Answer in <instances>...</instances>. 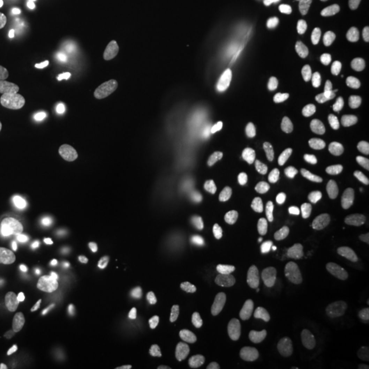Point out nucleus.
Instances as JSON below:
<instances>
[{
	"label": "nucleus",
	"instance_id": "obj_17",
	"mask_svg": "<svg viewBox=\"0 0 369 369\" xmlns=\"http://www.w3.org/2000/svg\"><path fill=\"white\" fill-rule=\"evenodd\" d=\"M7 10V1L6 0H0V15H3Z\"/></svg>",
	"mask_w": 369,
	"mask_h": 369
},
{
	"label": "nucleus",
	"instance_id": "obj_7",
	"mask_svg": "<svg viewBox=\"0 0 369 369\" xmlns=\"http://www.w3.org/2000/svg\"><path fill=\"white\" fill-rule=\"evenodd\" d=\"M92 233L93 227L91 224L81 223V224H77L68 230V238L73 243H82V241L88 240L92 236Z\"/></svg>",
	"mask_w": 369,
	"mask_h": 369
},
{
	"label": "nucleus",
	"instance_id": "obj_4",
	"mask_svg": "<svg viewBox=\"0 0 369 369\" xmlns=\"http://www.w3.org/2000/svg\"><path fill=\"white\" fill-rule=\"evenodd\" d=\"M238 101V93L230 81L222 82L212 94L208 107L207 115L211 121H220L230 115Z\"/></svg>",
	"mask_w": 369,
	"mask_h": 369
},
{
	"label": "nucleus",
	"instance_id": "obj_10",
	"mask_svg": "<svg viewBox=\"0 0 369 369\" xmlns=\"http://www.w3.org/2000/svg\"><path fill=\"white\" fill-rule=\"evenodd\" d=\"M141 147L140 145H129V147H123L120 148L114 157L117 161H122L124 159H136L138 154H141Z\"/></svg>",
	"mask_w": 369,
	"mask_h": 369
},
{
	"label": "nucleus",
	"instance_id": "obj_6",
	"mask_svg": "<svg viewBox=\"0 0 369 369\" xmlns=\"http://www.w3.org/2000/svg\"><path fill=\"white\" fill-rule=\"evenodd\" d=\"M17 151L18 147L15 140L10 134L0 131V160L13 159L17 154Z\"/></svg>",
	"mask_w": 369,
	"mask_h": 369
},
{
	"label": "nucleus",
	"instance_id": "obj_11",
	"mask_svg": "<svg viewBox=\"0 0 369 369\" xmlns=\"http://www.w3.org/2000/svg\"><path fill=\"white\" fill-rule=\"evenodd\" d=\"M97 126H99V123L96 122V121H91V122L85 123L82 126L70 129V134L77 137V138H84V137L94 133L97 130Z\"/></svg>",
	"mask_w": 369,
	"mask_h": 369
},
{
	"label": "nucleus",
	"instance_id": "obj_19",
	"mask_svg": "<svg viewBox=\"0 0 369 369\" xmlns=\"http://www.w3.org/2000/svg\"><path fill=\"white\" fill-rule=\"evenodd\" d=\"M58 1H61V3H70V1H73V0H58Z\"/></svg>",
	"mask_w": 369,
	"mask_h": 369
},
{
	"label": "nucleus",
	"instance_id": "obj_5",
	"mask_svg": "<svg viewBox=\"0 0 369 369\" xmlns=\"http://www.w3.org/2000/svg\"><path fill=\"white\" fill-rule=\"evenodd\" d=\"M38 181V174L27 166L0 160V186L3 187H18V186H34Z\"/></svg>",
	"mask_w": 369,
	"mask_h": 369
},
{
	"label": "nucleus",
	"instance_id": "obj_1",
	"mask_svg": "<svg viewBox=\"0 0 369 369\" xmlns=\"http://www.w3.org/2000/svg\"><path fill=\"white\" fill-rule=\"evenodd\" d=\"M1 208L6 214L21 219H38L45 215L51 207L48 194L34 186L7 187L0 197Z\"/></svg>",
	"mask_w": 369,
	"mask_h": 369
},
{
	"label": "nucleus",
	"instance_id": "obj_3",
	"mask_svg": "<svg viewBox=\"0 0 369 369\" xmlns=\"http://www.w3.org/2000/svg\"><path fill=\"white\" fill-rule=\"evenodd\" d=\"M118 308L134 323H147L156 314L152 300L137 289H126L118 297Z\"/></svg>",
	"mask_w": 369,
	"mask_h": 369
},
{
	"label": "nucleus",
	"instance_id": "obj_16",
	"mask_svg": "<svg viewBox=\"0 0 369 369\" xmlns=\"http://www.w3.org/2000/svg\"><path fill=\"white\" fill-rule=\"evenodd\" d=\"M29 66H31V62L28 59H21L18 66H17V73L21 75V77H25L29 74Z\"/></svg>",
	"mask_w": 369,
	"mask_h": 369
},
{
	"label": "nucleus",
	"instance_id": "obj_12",
	"mask_svg": "<svg viewBox=\"0 0 369 369\" xmlns=\"http://www.w3.org/2000/svg\"><path fill=\"white\" fill-rule=\"evenodd\" d=\"M113 223H114L117 227H120V229L126 227V226L130 223V212H129V210H127L124 205H120V207L114 211Z\"/></svg>",
	"mask_w": 369,
	"mask_h": 369
},
{
	"label": "nucleus",
	"instance_id": "obj_15",
	"mask_svg": "<svg viewBox=\"0 0 369 369\" xmlns=\"http://www.w3.org/2000/svg\"><path fill=\"white\" fill-rule=\"evenodd\" d=\"M24 24H25V27H27L28 29H38V28L41 27V20H40L38 17L29 15V17L25 18Z\"/></svg>",
	"mask_w": 369,
	"mask_h": 369
},
{
	"label": "nucleus",
	"instance_id": "obj_2",
	"mask_svg": "<svg viewBox=\"0 0 369 369\" xmlns=\"http://www.w3.org/2000/svg\"><path fill=\"white\" fill-rule=\"evenodd\" d=\"M236 175V164L230 159H220L200 170L189 182L187 190L191 197L204 198L220 190Z\"/></svg>",
	"mask_w": 369,
	"mask_h": 369
},
{
	"label": "nucleus",
	"instance_id": "obj_14",
	"mask_svg": "<svg viewBox=\"0 0 369 369\" xmlns=\"http://www.w3.org/2000/svg\"><path fill=\"white\" fill-rule=\"evenodd\" d=\"M54 11H55V14H57L59 18H67V17H70V14H71L70 7L67 6V3H61V1H58V3L54 6Z\"/></svg>",
	"mask_w": 369,
	"mask_h": 369
},
{
	"label": "nucleus",
	"instance_id": "obj_8",
	"mask_svg": "<svg viewBox=\"0 0 369 369\" xmlns=\"http://www.w3.org/2000/svg\"><path fill=\"white\" fill-rule=\"evenodd\" d=\"M14 36L6 27L0 25V58H4L13 48Z\"/></svg>",
	"mask_w": 369,
	"mask_h": 369
},
{
	"label": "nucleus",
	"instance_id": "obj_9",
	"mask_svg": "<svg viewBox=\"0 0 369 369\" xmlns=\"http://www.w3.org/2000/svg\"><path fill=\"white\" fill-rule=\"evenodd\" d=\"M114 117L120 121V122L126 123V124H133L136 122V115L133 113V110L127 106H117L114 108Z\"/></svg>",
	"mask_w": 369,
	"mask_h": 369
},
{
	"label": "nucleus",
	"instance_id": "obj_18",
	"mask_svg": "<svg viewBox=\"0 0 369 369\" xmlns=\"http://www.w3.org/2000/svg\"><path fill=\"white\" fill-rule=\"evenodd\" d=\"M3 256H4V249H3V245L0 244V263H1V260H3Z\"/></svg>",
	"mask_w": 369,
	"mask_h": 369
},
{
	"label": "nucleus",
	"instance_id": "obj_13",
	"mask_svg": "<svg viewBox=\"0 0 369 369\" xmlns=\"http://www.w3.org/2000/svg\"><path fill=\"white\" fill-rule=\"evenodd\" d=\"M150 92L144 87H136L131 92V99L138 106H145L150 101Z\"/></svg>",
	"mask_w": 369,
	"mask_h": 369
}]
</instances>
